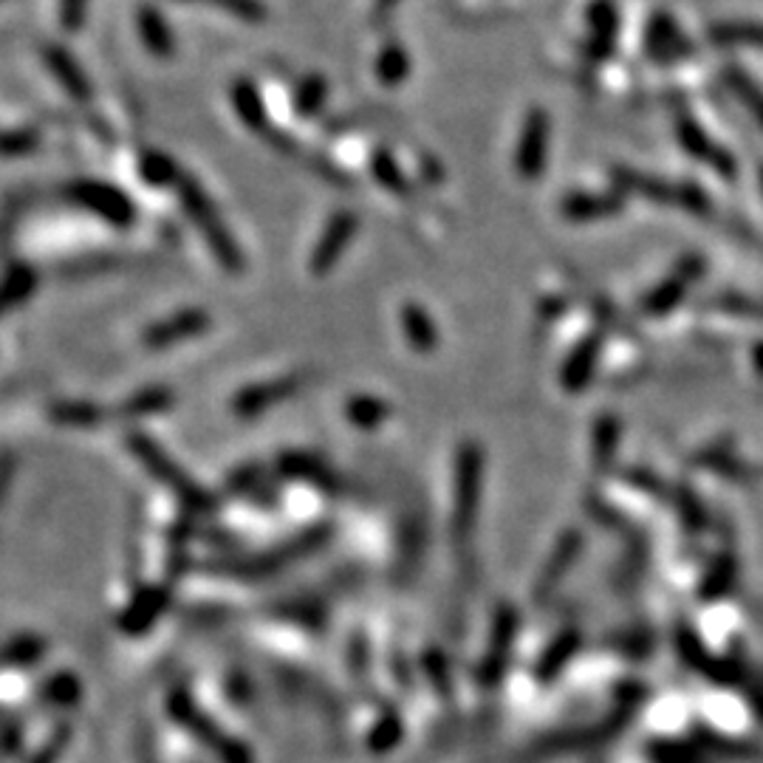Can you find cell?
Returning <instances> with one entry per match:
<instances>
[{"label": "cell", "instance_id": "603a6c76", "mask_svg": "<svg viewBox=\"0 0 763 763\" xmlns=\"http://www.w3.org/2000/svg\"><path fill=\"white\" fill-rule=\"evenodd\" d=\"M679 515H682V520L690 526V529H704V523H707V512H704V506H701V501L690 492V489H684V492H679Z\"/></svg>", "mask_w": 763, "mask_h": 763}, {"label": "cell", "instance_id": "83f0119b", "mask_svg": "<svg viewBox=\"0 0 763 763\" xmlns=\"http://www.w3.org/2000/svg\"><path fill=\"white\" fill-rule=\"evenodd\" d=\"M40 650H43L40 639H20V642H15L12 648L3 653V659H23L26 662V659L40 656Z\"/></svg>", "mask_w": 763, "mask_h": 763}, {"label": "cell", "instance_id": "484cf974", "mask_svg": "<svg viewBox=\"0 0 763 763\" xmlns=\"http://www.w3.org/2000/svg\"><path fill=\"white\" fill-rule=\"evenodd\" d=\"M724 40L732 43H763L761 26H724Z\"/></svg>", "mask_w": 763, "mask_h": 763}, {"label": "cell", "instance_id": "4fadbf2b", "mask_svg": "<svg viewBox=\"0 0 763 763\" xmlns=\"http://www.w3.org/2000/svg\"><path fill=\"white\" fill-rule=\"evenodd\" d=\"M546 162V119L535 114L526 122L518 147V173L523 179H537Z\"/></svg>", "mask_w": 763, "mask_h": 763}, {"label": "cell", "instance_id": "ac0fdd59", "mask_svg": "<svg viewBox=\"0 0 763 763\" xmlns=\"http://www.w3.org/2000/svg\"><path fill=\"white\" fill-rule=\"evenodd\" d=\"M345 413H348V422L351 424H357L362 430H376L379 424L388 419L390 405L382 402V399H376V396H354V399H348Z\"/></svg>", "mask_w": 763, "mask_h": 763}, {"label": "cell", "instance_id": "f1b7e54d", "mask_svg": "<svg viewBox=\"0 0 763 763\" xmlns=\"http://www.w3.org/2000/svg\"><path fill=\"white\" fill-rule=\"evenodd\" d=\"M752 359H755V368L763 374V342L755 348V351H752Z\"/></svg>", "mask_w": 763, "mask_h": 763}, {"label": "cell", "instance_id": "ba28073f", "mask_svg": "<svg viewBox=\"0 0 763 763\" xmlns=\"http://www.w3.org/2000/svg\"><path fill=\"white\" fill-rule=\"evenodd\" d=\"M357 235V215L354 212H337L331 218V224L325 227L320 244L311 255V272L314 275H325L337 266L340 255L348 249L351 238Z\"/></svg>", "mask_w": 763, "mask_h": 763}, {"label": "cell", "instance_id": "d6986e66", "mask_svg": "<svg viewBox=\"0 0 763 763\" xmlns=\"http://www.w3.org/2000/svg\"><path fill=\"white\" fill-rule=\"evenodd\" d=\"M173 405V393L167 388H147L133 393L125 405L119 407V413L125 419H142V416H150V413H162L167 407Z\"/></svg>", "mask_w": 763, "mask_h": 763}, {"label": "cell", "instance_id": "2e32d148", "mask_svg": "<svg viewBox=\"0 0 763 763\" xmlns=\"http://www.w3.org/2000/svg\"><path fill=\"white\" fill-rule=\"evenodd\" d=\"M37 289V275H34V269L29 266H12L6 277L0 280V317L6 314V311L17 309L23 300H29Z\"/></svg>", "mask_w": 763, "mask_h": 763}, {"label": "cell", "instance_id": "44dd1931", "mask_svg": "<svg viewBox=\"0 0 763 763\" xmlns=\"http://www.w3.org/2000/svg\"><path fill=\"white\" fill-rule=\"evenodd\" d=\"M617 450L619 419H614V416H600V422L594 424V464H597V467H611Z\"/></svg>", "mask_w": 763, "mask_h": 763}, {"label": "cell", "instance_id": "9c48e42d", "mask_svg": "<svg viewBox=\"0 0 763 763\" xmlns=\"http://www.w3.org/2000/svg\"><path fill=\"white\" fill-rule=\"evenodd\" d=\"M74 198L80 201L82 207L94 210L102 218H108L116 227H128L133 221V207L122 193H116L111 187L102 184H77L74 187Z\"/></svg>", "mask_w": 763, "mask_h": 763}, {"label": "cell", "instance_id": "3957f363", "mask_svg": "<svg viewBox=\"0 0 763 763\" xmlns=\"http://www.w3.org/2000/svg\"><path fill=\"white\" fill-rule=\"evenodd\" d=\"M184 204H187V210H190V215L195 218V224L204 229L207 244L212 246L215 258L221 260V266L229 269V272H241V269H244V255H241V249L229 238L227 229L221 227V221L215 218V212H212V207L207 204V198L198 193L193 184L184 187Z\"/></svg>", "mask_w": 763, "mask_h": 763}, {"label": "cell", "instance_id": "7a4b0ae2", "mask_svg": "<svg viewBox=\"0 0 763 763\" xmlns=\"http://www.w3.org/2000/svg\"><path fill=\"white\" fill-rule=\"evenodd\" d=\"M128 447L130 453L145 464V470L150 472L153 478H159L164 487H170L179 495L181 504L187 506L190 512H198V515H210V512H215V506L218 504H215V498H212L210 492H204V489L198 487L193 478L181 470L179 464L164 453L162 447L150 439V436H145V433H128Z\"/></svg>", "mask_w": 763, "mask_h": 763}, {"label": "cell", "instance_id": "7c38bea8", "mask_svg": "<svg viewBox=\"0 0 763 763\" xmlns=\"http://www.w3.org/2000/svg\"><path fill=\"white\" fill-rule=\"evenodd\" d=\"M277 470L289 481H309V484H314L317 489H325V492H345L342 481L334 472L303 453H286L280 458Z\"/></svg>", "mask_w": 763, "mask_h": 763}, {"label": "cell", "instance_id": "7402d4cb", "mask_svg": "<svg viewBox=\"0 0 763 763\" xmlns=\"http://www.w3.org/2000/svg\"><path fill=\"white\" fill-rule=\"evenodd\" d=\"M260 487H263V470L258 464L241 467L238 472H232L227 481V489L232 495H255Z\"/></svg>", "mask_w": 763, "mask_h": 763}, {"label": "cell", "instance_id": "ffe728a7", "mask_svg": "<svg viewBox=\"0 0 763 763\" xmlns=\"http://www.w3.org/2000/svg\"><path fill=\"white\" fill-rule=\"evenodd\" d=\"M732 583H735V557L732 552H724L707 571V580L701 585V597L707 602L718 600L730 591Z\"/></svg>", "mask_w": 763, "mask_h": 763}, {"label": "cell", "instance_id": "277c9868", "mask_svg": "<svg viewBox=\"0 0 763 763\" xmlns=\"http://www.w3.org/2000/svg\"><path fill=\"white\" fill-rule=\"evenodd\" d=\"M303 376H280V379H269V382H260V385H252L238 393V399L232 402V413L238 419H255L260 413H266L269 407L280 405L286 399H292L297 390L303 388Z\"/></svg>", "mask_w": 763, "mask_h": 763}, {"label": "cell", "instance_id": "5bb4252c", "mask_svg": "<svg viewBox=\"0 0 763 763\" xmlns=\"http://www.w3.org/2000/svg\"><path fill=\"white\" fill-rule=\"evenodd\" d=\"M402 331H405V340L410 342V348H416L419 354H433L439 348V328L419 303H405Z\"/></svg>", "mask_w": 763, "mask_h": 763}, {"label": "cell", "instance_id": "5b68a950", "mask_svg": "<svg viewBox=\"0 0 763 763\" xmlns=\"http://www.w3.org/2000/svg\"><path fill=\"white\" fill-rule=\"evenodd\" d=\"M583 552V535H580V529H566L563 535L554 540L552 554H549V560H546V566L540 571V577H537L535 585V600L543 602L552 591H557V585L566 580V574L574 569V563H577V557Z\"/></svg>", "mask_w": 763, "mask_h": 763}, {"label": "cell", "instance_id": "d4e9b609", "mask_svg": "<svg viewBox=\"0 0 763 763\" xmlns=\"http://www.w3.org/2000/svg\"><path fill=\"white\" fill-rule=\"evenodd\" d=\"M577 642H580V636H577V631H566V634H560L557 639H554V645L552 650L546 653V659H543V667L549 670V665H560L563 659H569L571 653L577 650Z\"/></svg>", "mask_w": 763, "mask_h": 763}, {"label": "cell", "instance_id": "8992f818", "mask_svg": "<svg viewBox=\"0 0 763 763\" xmlns=\"http://www.w3.org/2000/svg\"><path fill=\"white\" fill-rule=\"evenodd\" d=\"M701 272H704V260L701 258L682 260V263H679V269L667 277L662 286H656V289L645 297L642 311L650 314V317H659V314L673 311L676 306H679V300H682L684 294L690 292V286L699 280Z\"/></svg>", "mask_w": 763, "mask_h": 763}, {"label": "cell", "instance_id": "30bf717a", "mask_svg": "<svg viewBox=\"0 0 763 763\" xmlns=\"http://www.w3.org/2000/svg\"><path fill=\"white\" fill-rule=\"evenodd\" d=\"M600 357H602L600 334L585 337V340L571 351V357L563 362V374H560V385H563V390H569V393L583 390L585 385L591 382L594 371H597V362H600Z\"/></svg>", "mask_w": 763, "mask_h": 763}, {"label": "cell", "instance_id": "4316f807", "mask_svg": "<svg viewBox=\"0 0 763 763\" xmlns=\"http://www.w3.org/2000/svg\"><path fill=\"white\" fill-rule=\"evenodd\" d=\"M376 179L382 181L385 187H390V190H405V181H402V176L396 173V167H393V162H388V159H376Z\"/></svg>", "mask_w": 763, "mask_h": 763}, {"label": "cell", "instance_id": "8fae6325", "mask_svg": "<svg viewBox=\"0 0 763 763\" xmlns=\"http://www.w3.org/2000/svg\"><path fill=\"white\" fill-rule=\"evenodd\" d=\"M167 605H170V588H164V585L145 588V591L122 611L119 625H122L125 631H130V634L147 631V628L167 611Z\"/></svg>", "mask_w": 763, "mask_h": 763}, {"label": "cell", "instance_id": "e0dca14e", "mask_svg": "<svg viewBox=\"0 0 763 763\" xmlns=\"http://www.w3.org/2000/svg\"><path fill=\"white\" fill-rule=\"evenodd\" d=\"M49 413L54 422L65 424V427H97L105 422L102 407H97L94 402H54Z\"/></svg>", "mask_w": 763, "mask_h": 763}, {"label": "cell", "instance_id": "52a82bcc", "mask_svg": "<svg viewBox=\"0 0 763 763\" xmlns=\"http://www.w3.org/2000/svg\"><path fill=\"white\" fill-rule=\"evenodd\" d=\"M210 314L201 309H187L173 314L170 320H162V323L150 325L145 331L147 348H167V345H176V342L193 340V337H201L204 331H210Z\"/></svg>", "mask_w": 763, "mask_h": 763}, {"label": "cell", "instance_id": "6da1fadb", "mask_svg": "<svg viewBox=\"0 0 763 763\" xmlns=\"http://www.w3.org/2000/svg\"><path fill=\"white\" fill-rule=\"evenodd\" d=\"M484 498V450L475 441H464L455 453L453 489V537L467 543L475 532V520Z\"/></svg>", "mask_w": 763, "mask_h": 763}, {"label": "cell", "instance_id": "cb8c5ba5", "mask_svg": "<svg viewBox=\"0 0 763 763\" xmlns=\"http://www.w3.org/2000/svg\"><path fill=\"white\" fill-rule=\"evenodd\" d=\"M713 303L721 311H730V314H747V317H758V320H763V303H755V300H747V297H738V294H721V297H715Z\"/></svg>", "mask_w": 763, "mask_h": 763}, {"label": "cell", "instance_id": "9a60e30c", "mask_svg": "<svg viewBox=\"0 0 763 763\" xmlns=\"http://www.w3.org/2000/svg\"><path fill=\"white\" fill-rule=\"evenodd\" d=\"M622 210V201L617 195H569L560 212L569 221H600V218H611Z\"/></svg>", "mask_w": 763, "mask_h": 763}]
</instances>
